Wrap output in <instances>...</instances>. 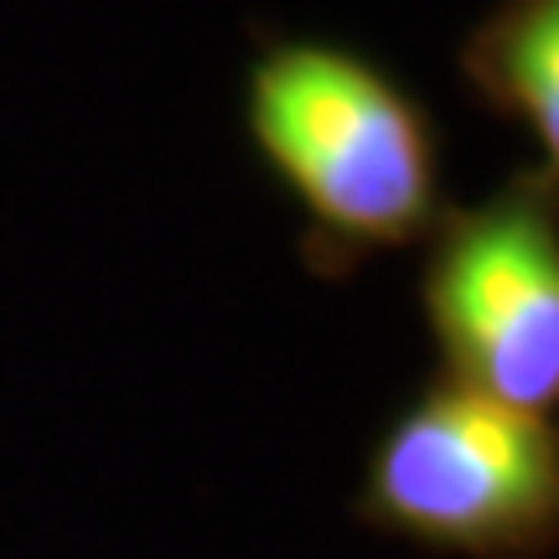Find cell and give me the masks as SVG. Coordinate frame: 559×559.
I'll list each match as a JSON object with an SVG mask.
<instances>
[{
    "label": "cell",
    "instance_id": "1",
    "mask_svg": "<svg viewBox=\"0 0 559 559\" xmlns=\"http://www.w3.org/2000/svg\"><path fill=\"white\" fill-rule=\"evenodd\" d=\"M243 135L300 207V260L321 280L415 249L445 213L436 109L362 47L264 41L243 73Z\"/></svg>",
    "mask_w": 559,
    "mask_h": 559
},
{
    "label": "cell",
    "instance_id": "4",
    "mask_svg": "<svg viewBox=\"0 0 559 559\" xmlns=\"http://www.w3.org/2000/svg\"><path fill=\"white\" fill-rule=\"evenodd\" d=\"M461 79L559 171V0H498L461 41Z\"/></svg>",
    "mask_w": 559,
    "mask_h": 559
},
{
    "label": "cell",
    "instance_id": "2",
    "mask_svg": "<svg viewBox=\"0 0 559 559\" xmlns=\"http://www.w3.org/2000/svg\"><path fill=\"white\" fill-rule=\"evenodd\" d=\"M353 513L430 555L549 559L559 544L555 415L436 379L373 436Z\"/></svg>",
    "mask_w": 559,
    "mask_h": 559
},
{
    "label": "cell",
    "instance_id": "3",
    "mask_svg": "<svg viewBox=\"0 0 559 559\" xmlns=\"http://www.w3.org/2000/svg\"><path fill=\"white\" fill-rule=\"evenodd\" d=\"M419 270L440 379L498 404H559V171L528 160L481 202L445 207Z\"/></svg>",
    "mask_w": 559,
    "mask_h": 559
}]
</instances>
